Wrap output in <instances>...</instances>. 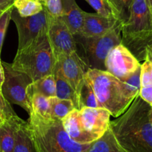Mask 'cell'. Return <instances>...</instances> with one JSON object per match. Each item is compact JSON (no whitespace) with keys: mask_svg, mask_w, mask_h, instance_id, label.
<instances>
[{"mask_svg":"<svg viewBox=\"0 0 152 152\" xmlns=\"http://www.w3.org/2000/svg\"><path fill=\"white\" fill-rule=\"evenodd\" d=\"M35 94H40L48 98L56 96V84L54 74L45 76L33 81L28 86L27 95L28 99Z\"/></svg>","mask_w":152,"mask_h":152,"instance_id":"ac0fdd59","label":"cell"},{"mask_svg":"<svg viewBox=\"0 0 152 152\" xmlns=\"http://www.w3.org/2000/svg\"><path fill=\"white\" fill-rule=\"evenodd\" d=\"M62 2L63 12L61 19L73 35L79 34L84 22L85 11L80 8L75 0H62Z\"/></svg>","mask_w":152,"mask_h":152,"instance_id":"9a60e30c","label":"cell"},{"mask_svg":"<svg viewBox=\"0 0 152 152\" xmlns=\"http://www.w3.org/2000/svg\"><path fill=\"white\" fill-rule=\"evenodd\" d=\"M47 35L56 60L61 56L77 50L74 35L61 17L48 15Z\"/></svg>","mask_w":152,"mask_h":152,"instance_id":"30bf717a","label":"cell"},{"mask_svg":"<svg viewBox=\"0 0 152 152\" xmlns=\"http://www.w3.org/2000/svg\"><path fill=\"white\" fill-rule=\"evenodd\" d=\"M0 110L4 114L5 119L11 118L16 116V114L10 105V102L3 96L1 91H0Z\"/></svg>","mask_w":152,"mask_h":152,"instance_id":"4dcf8cb0","label":"cell"},{"mask_svg":"<svg viewBox=\"0 0 152 152\" xmlns=\"http://www.w3.org/2000/svg\"><path fill=\"white\" fill-rule=\"evenodd\" d=\"M114 7L118 19L122 24L128 21L134 0H109Z\"/></svg>","mask_w":152,"mask_h":152,"instance_id":"484cf974","label":"cell"},{"mask_svg":"<svg viewBox=\"0 0 152 152\" xmlns=\"http://www.w3.org/2000/svg\"><path fill=\"white\" fill-rule=\"evenodd\" d=\"M88 70L77 52L74 51L58 58L54 71H58L77 91Z\"/></svg>","mask_w":152,"mask_h":152,"instance_id":"8fae6325","label":"cell"},{"mask_svg":"<svg viewBox=\"0 0 152 152\" xmlns=\"http://www.w3.org/2000/svg\"><path fill=\"white\" fill-rule=\"evenodd\" d=\"M85 152H127L116 140L111 129L106 131L100 138L90 143Z\"/></svg>","mask_w":152,"mask_h":152,"instance_id":"e0dca14e","label":"cell"},{"mask_svg":"<svg viewBox=\"0 0 152 152\" xmlns=\"http://www.w3.org/2000/svg\"><path fill=\"white\" fill-rule=\"evenodd\" d=\"M29 100L32 112L45 118H50V104L49 98L40 94H35L30 96Z\"/></svg>","mask_w":152,"mask_h":152,"instance_id":"cb8c5ba5","label":"cell"},{"mask_svg":"<svg viewBox=\"0 0 152 152\" xmlns=\"http://www.w3.org/2000/svg\"><path fill=\"white\" fill-rule=\"evenodd\" d=\"M119 24L122 23L116 19L105 17L97 13L85 12L83 25L77 34L86 37L103 35Z\"/></svg>","mask_w":152,"mask_h":152,"instance_id":"4fadbf2b","label":"cell"},{"mask_svg":"<svg viewBox=\"0 0 152 152\" xmlns=\"http://www.w3.org/2000/svg\"><path fill=\"white\" fill-rule=\"evenodd\" d=\"M11 20L13 21L17 29L19 37L18 50L32 42L48 28V15L44 9L34 16L22 17L13 7Z\"/></svg>","mask_w":152,"mask_h":152,"instance_id":"ba28073f","label":"cell"},{"mask_svg":"<svg viewBox=\"0 0 152 152\" xmlns=\"http://www.w3.org/2000/svg\"><path fill=\"white\" fill-rule=\"evenodd\" d=\"M149 119H150L151 122L152 123V107H151L150 111H149Z\"/></svg>","mask_w":152,"mask_h":152,"instance_id":"74e56055","label":"cell"},{"mask_svg":"<svg viewBox=\"0 0 152 152\" xmlns=\"http://www.w3.org/2000/svg\"><path fill=\"white\" fill-rule=\"evenodd\" d=\"M122 24L103 35L86 37L74 35L77 50L89 69L105 71V59L113 48L122 43Z\"/></svg>","mask_w":152,"mask_h":152,"instance_id":"8992f818","label":"cell"},{"mask_svg":"<svg viewBox=\"0 0 152 152\" xmlns=\"http://www.w3.org/2000/svg\"><path fill=\"white\" fill-rule=\"evenodd\" d=\"M4 80L1 87V93L10 103L16 104L30 114L31 111L30 100L27 95V88L32 80L27 74L14 70L11 64L2 62Z\"/></svg>","mask_w":152,"mask_h":152,"instance_id":"52a82bcc","label":"cell"},{"mask_svg":"<svg viewBox=\"0 0 152 152\" xmlns=\"http://www.w3.org/2000/svg\"><path fill=\"white\" fill-rule=\"evenodd\" d=\"M141 86H152V65L147 60L141 64Z\"/></svg>","mask_w":152,"mask_h":152,"instance_id":"f546056e","label":"cell"},{"mask_svg":"<svg viewBox=\"0 0 152 152\" xmlns=\"http://www.w3.org/2000/svg\"><path fill=\"white\" fill-rule=\"evenodd\" d=\"M13 152H37L27 126V121L19 123L15 134Z\"/></svg>","mask_w":152,"mask_h":152,"instance_id":"ffe728a7","label":"cell"},{"mask_svg":"<svg viewBox=\"0 0 152 152\" xmlns=\"http://www.w3.org/2000/svg\"><path fill=\"white\" fill-rule=\"evenodd\" d=\"M56 59L52 52L47 30L32 42L17 50L11 67L27 74L32 81L53 74Z\"/></svg>","mask_w":152,"mask_h":152,"instance_id":"3957f363","label":"cell"},{"mask_svg":"<svg viewBox=\"0 0 152 152\" xmlns=\"http://www.w3.org/2000/svg\"><path fill=\"white\" fill-rule=\"evenodd\" d=\"M14 0H0V10H5L11 5H13V3Z\"/></svg>","mask_w":152,"mask_h":152,"instance_id":"836d02e7","label":"cell"},{"mask_svg":"<svg viewBox=\"0 0 152 152\" xmlns=\"http://www.w3.org/2000/svg\"><path fill=\"white\" fill-rule=\"evenodd\" d=\"M140 74H141V67L130 77L122 81L125 84L130 96L134 99L139 94L140 88H141Z\"/></svg>","mask_w":152,"mask_h":152,"instance_id":"4316f807","label":"cell"},{"mask_svg":"<svg viewBox=\"0 0 152 152\" xmlns=\"http://www.w3.org/2000/svg\"><path fill=\"white\" fill-rule=\"evenodd\" d=\"M145 1L147 3L148 6V8L152 15V0H145Z\"/></svg>","mask_w":152,"mask_h":152,"instance_id":"d590c367","label":"cell"},{"mask_svg":"<svg viewBox=\"0 0 152 152\" xmlns=\"http://www.w3.org/2000/svg\"><path fill=\"white\" fill-rule=\"evenodd\" d=\"M145 60H147L152 65V45H148L145 47Z\"/></svg>","mask_w":152,"mask_h":152,"instance_id":"d6a6232c","label":"cell"},{"mask_svg":"<svg viewBox=\"0 0 152 152\" xmlns=\"http://www.w3.org/2000/svg\"><path fill=\"white\" fill-rule=\"evenodd\" d=\"M4 120H5V117H4V114H2L1 111V110H0V123H2V122L4 121Z\"/></svg>","mask_w":152,"mask_h":152,"instance_id":"8d00e7d4","label":"cell"},{"mask_svg":"<svg viewBox=\"0 0 152 152\" xmlns=\"http://www.w3.org/2000/svg\"><path fill=\"white\" fill-rule=\"evenodd\" d=\"M4 80V68L1 64V60L0 59V91H1V87H2L3 83Z\"/></svg>","mask_w":152,"mask_h":152,"instance_id":"e575fe53","label":"cell"},{"mask_svg":"<svg viewBox=\"0 0 152 152\" xmlns=\"http://www.w3.org/2000/svg\"><path fill=\"white\" fill-rule=\"evenodd\" d=\"M22 121L16 115L0 123V152H13L16 129Z\"/></svg>","mask_w":152,"mask_h":152,"instance_id":"2e32d148","label":"cell"},{"mask_svg":"<svg viewBox=\"0 0 152 152\" xmlns=\"http://www.w3.org/2000/svg\"><path fill=\"white\" fill-rule=\"evenodd\" d=\"M76 93L78 99V110H80L84 107H99L93 87L86 75H85Z\"/></svg>","mask_w":152,"mask_h":152,"instance_id":"d6986e66","label":"cell"},{"mask_svg":"<svg viewBox=\"0 0 152 152\" xmlns=\"http://www.w3.org/2000/svg\"><path fill=\"white\" fill-rule=\"evenodd\" d=\"M139 95L152 107V86H141Z\"/></svg>","mask_w":152,"mask_h":152,"instance_id":"1f68e13d","label":"cell"},{"mask_svg":"<svg viewBox=\"0 0 152 152\" xmlns=\"http://www.w3.org/2000/svg\"><path fill=\"white\" fill-rule=\"evenodd\" d=\"M122 44L139 61L144 60L145 47L152 45V15L145 0H134L128 21L122 24Z\"/></svg>","mask_w":152,"mask_h":152,"instance_id":"277c9868","label":"cell"},{"mask_svg":"<svg viewBox=\"0 0 152 152\" xmlns=\"http://www.w3.org/2000/svg\"><path fill=\"white\" fill-rule=\"evenodd\" d=\"M47 14L52 17H61L63 12L62 0H38Z\"/></svg>","mask_w":152,"mask_h":152,"instance_id":"83f0119b","label":"cell"},{"mask_svg":"<svg viewBox=\"0 0 152 152\" xmlns=\"http://www.w3.org/2000/svg\"><path fill=\"white\" fill-rule=\"evenodd\" d=\"M85 1L96 11L97 13L101 16L118 19L116 10L109 0H85Z\"/></svg>","mask_w":152,"mask_h":152,"instance_id":"d4e9b609","label":"cell"},{"mask_svg":"<svg viewBox=\"0 0 152 152\" xmlns=\"http://www.w3.org/2000/svg\"></svg>","mask_w":152,"mask_h":152,"instance_id":"ab89813d","label":"cell"},{"mask_svg":"<svg viewBox=\"0 0 152 152\" xmlns=\"http://www.w3.org/2000/svg\"><path fill=\"white\" fill-rule=\"evenodd\" d=\"M140 67L139 61L122 43L113 48L105 59L106 71L121 81L130 77Z\"/></svg>","mask_w":152,"mask_h":152,"instance_id":"9c48e42d","label":"cell"},{"mask_svg":"<svg viewBox=\"0 0 152 152\" xmlns=\"http://www.w3.org/2000/svg\"><path fill=\"white\" fill-rule=\"evenodd\" d=\"M49 99L52 118L62 120L75 108L73 102L69 99H60L57 96L49 97Z\"/></svg>","mask_w":152,"mask_h":152,"instance_id":"7402d4cb","label":"cell"},{"mask_svg":"<svg viewBox=\"0 0 152 152\" xmlns=\"http://www.w3.org/2000/svg\"><path fill=\"white\" fill-rule=\"evenodd\" d=\"M56 84V96L60 99H69L74 104L76 109L78 110V99L75 89L66 80L58 71H54L53 73Z\"/></svg>","mask_w":152,"mask_h":152,"instance_id":"44dd1931","label":"cell"},{"mask_svg":"<svg viewBox=\"0 0 152 152\" xmlns=\"http://www.w3.org/2000/svg\"><path fill=\"white\" fill-rule=\"evenodd\" d=\"M27 126L37 152H85L90 144H80L71 139L62 121L45 118L31 111Z\"/></svg>","mask_w":152,"mask_h":152,"instance_id":"7a4b0ae2","label":"cell"},{"mask_svg":"<svg viewBox=\"0 0 152 152\" xmlns=\"http://www.w3.org/2000/svg\"><path fill=\"white\" fill-rule=\"evenodd\" d=\"M61 121L66 133L75 142L80 144H90L95 141L83 127L80 110L75 108Z\"/></svg>","mask_w":152,"mask_h":152,"instance_id":"5bb4252c","label":"cell"},{"mask_svg":"<svg viewBox=\"0 0 152 152\" xmlns=\"http://www.w3.org/2000/svg\"><path fill=\"white\" fill-rule=\"evenodd\" d=\"M80 114L85 130L95 140L101 137L110 127L111 114L106 108L84 107L80 110Z\"/></svg>","mask_w":152,"mask_h":152,"instance_id":"7c38bea8","label":"cell"},{"mask_svg":"<svg viewBox=\"0 0 152 152\" xmlns=\"http://www.w3.org/2000/svg\"><path fill=\"white\" fill-rule=\"evenodd\" d=\"M13 8V5H11L5 10H4L2 13L0 15V57H1V48H2L6 31L9 25V22L11 19V13Z\"/></svg>","mask_w":152,"mask_h":152,"instance_id":"f1b7e54d","label":"cell"},{"mask_svg":"<svg viewBox=\"0 0 152 152\" xmlns=\"http://www.w3.org/2000/svg\"><path fill=\"white\" fill-rule=\"evenodd\" d=\"M151 107L138 95L122 115L110 122L116 140L127 152H152Z\"/></svg>","mask_w":152,"mask_h":152,"instance_id":"6da1fadb","label":"cell"},{"mask_svg":"<svg viewBox=\"0 0 152 152\" xmlns=\"http://www.w3.org/2000/svg\"><path fill=\"white\" fill-rule=\"evenodd\" d=\"M3 11H4V10H0V15H1V13H2Z\"/></svg>","mask_w":152,"mask_h":152,"instance_id":"f35d334b","label":"cell"},{"mask_svg":"<svg viewBox=\"0 0 152 152\" xmlns=\"http://www.w3.org/2000/svg\"><path fill=\"white\" fill-rule=\"evenodd\" d=\"M13 5L22 17L34 16L43 10V5L38 0H14Z\"/></svg>","mask_w":152,"mask_h":152,"instance_id":"603a6c76","label":"cell"},{"mask_svg":"<svg viewBox=\"0 0 152 152\" xmlns=\"http://www.w3.org/2000/svg\"><path fill=\"white\" fill-rule=\"evenodd\" d=\"M86 75L93 87L99 107L106 108L113 117L122 115L134 101L123 82L110 73L89 69Z\"/></svg>","mask_w":152,"mask_h":152,"instance_id":"5b68a950","label":"cell"}]
</instances>
